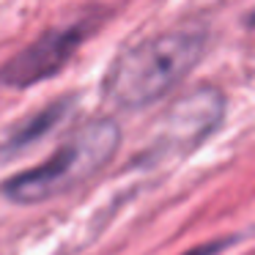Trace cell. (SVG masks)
<instances>
[{
  "instance_id": "7a4b0ae2",
  "label": "cell",
  "mask_w": 255,
  "mask_h": 255,
  "mask_svg": "<svg viewBox=\"0 0 255 255\" xmlns=\"http://www.w3.org/2000/svg\"><path fill=\"white\" fill-rule=\"evenodd\" d=\"M121 145V127L113 118L88 121L44 162L14 176L6 184V198L14 203H39L96 176Z\"/></svg>"
},
{
  "instance_id": "5b68a950",
  "label": "cell",
  "mask_w": 255,
  "mask_h": 255,
  "mask_svg": "<svg viewBox=\"0 0 255 255\" xmlns=\"http://www.w3.org/2000/svg\"><path fill=\"white\" fill-rule=\"evenodd\" d=\"M239 236H225V239H214V242H206V244H200V247H192L189 253H184V255H220L222 250H228L233 242H236Z\"/></svg>"
},
{
  "instance_id": "3957f363",
  "label": "cell",
  "mask_w": 255,
  "mask_h": 255,
  "mask_svg": "<svg viewBox=\"0 0 255 255\" xmlns=\"http://www.w3.org/2000/svg\"><path fill=\"white\" fill-rule=\"evenodd\" d=\"M225 116V96L217 88H195L173 102L162 118V129L154 140V156L192 151L220 127Z\"/></svg>"
},
{
  "instance_id": "8992f818",
  "label": "cell",
  "mask_w": 255,
  "mask_h": 255,
  "mask_svg": "<svg viewBox=\"0 0 255 255\" xmlns=\"http://www.w3.org/2000/svg\"><path fill=\"white\" fill-rule=\"evenodd\" d=\"M247 25H250V28L255 30V14H250V17H247Z\"/></svg>"
},
{
  "instance_id": "6da1fadb",
  "label": "cell",
  "mask_w": 255,
  "mask_h": 255,
  "mask_svg": "<svg viewBox=\"0 0 255 255\" xmlns=\"http://www.w3.org/2000/svg\"><path fill=\"white\" fill-rule=\"evenodd\" d=\"M209 44L206 30H165L124 50L105 77V96L116 107L140 110L170 94L200 63Z\"/></svg>"
},
{
  "instance_id": "277c9868",
  "label": "cell",
  "mask_w": 255,
  "mask_h": 255,
  "mask_svg": "<svg viewBox=\"0 0 255 255\" xmlns=\"http://www.w3.org/2000/svg\"><path fill=\"white\" fill-rule=\"evenodd\" d=\"M85 36H88V25H69L44 33L0 69V83L11 88H25L58 74L63 63L77 52Z\"/></svg>"
}]
</instances>
